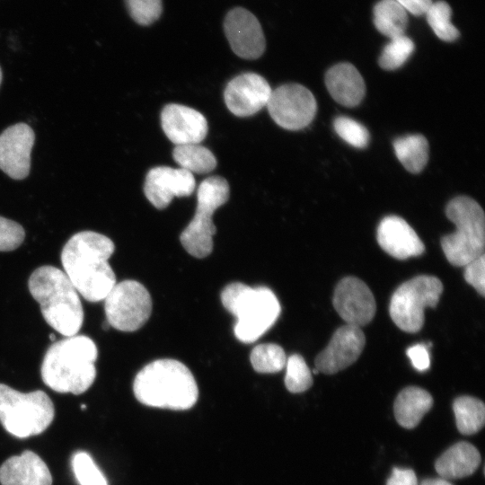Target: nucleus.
Returning <instances> with one entry per match:
<instances>
[{"label": "nucleus", "instance_id": "1", "mask_svg": "<svg viewBox=\"0 0 485 485\" xmlns=\"http://www.w3.org/2000/svg\"><path fill=\"white\" fill-rule=\"evenodd\" d=\"M114 250L109 237L93 231L74 234L63 247L61 262L65 273L85 300H104L116 284V276L108 262Z\"/></svg>", "mask_w": 485, "mask_h": 485}, {"label": "nucleus", "instance_id": "2", "mask_svg": "<svg viewBox=\"0 0 485 485\" xmlns=\"http://www.w3.org/2000/svg\"><path fill=\"white\" fill-rule=\"evenodd\" d=\"M95 343L87 336L74 335L54 342L47 350L40 368L41 378L50 389L81 394L96 377Z\"/></svg>", "mask_w": 485, "mask_h": 485}, {"label": "nucleus", "instance_id": "3", "mask_svg": "<svg viewBox=\"0 0 485 485\" xmlns=\"http://www.w3.org/2000/svg\"><path fill=\"white\" fill-rule=\"evenodd\" d=\"M133 392L144 405L173 410L190 409L198 397L190 370L171 358L154 360L144 366L135 377Z\"/></svg>", "mask_w": 485, "mask_h": 485}, {"label": "nucleus", "instance_id": "4", "mask_svg": "<svg viewBox=\"0 0 485 485\" xmlns=\"http://www.w3.org/2000/svg\"><path fill=\"white\" fill-rule=\"evenodd\" d=\"M28 287L48 325L66 337L79 331L84 322L82 303L64 271L49 265L41 266L31 273Z\"/></svg>", "mask_w": 485, "mask_h": 485}, {"label": "nucleus", "instance_id": "5", "mask_svg": "<svg viewBox=\"0 0 485 485\" xmlns=\"http://www.w3.org/2000/svg\"><path fill=\"white\" fill-rule=\"evenodd\" d=\"M224 307L236 318L234 331L242 342L260 338L277 321L280 304L266 287H251L241 282L227 285L221 293Z\"/></svg>", "mask_w": 485, "mask_h": 485}, {"label": "nucleus", "instance_id": "6", "mask_svg": "<svg viewBox=\"0 0 485 485\" xmlns=\"http://www.w3.org/2000/svg\"><path fill=\"white\" fill-rule=\"evenodd\" d=\"M445 215L456 228L441 238V246L449 263L462 267L483 255L485 216L481 207L469 197L459 196L447 204Z\"/></svg>", "mask_w": 485, "mask_h": 485}, {"label": "nucleus", "instance_id": "7", "mask_svg": "<svg viewBox=\"0 0 485 485\" xmlns=\"http://www.w3.org/2000/svg\"><path fill=\"white\" fill-rule=\"evenodd\" d=\"M55 417L54 404L43 391L21 392L0 384V422L19 438L45 431Z\"/></svg>", "mask_w": 485, "mask_h": 485}, {"label": "nucleus", "instance_id": "8", "mask_svg": "<svg viewBox=\"0 0 485 485\" xmlns=\"http://www.w3.org/2000/svg\"><path fill=\"white\" fill-rule=\"evenodd\" d=\"M229 193V184L221 176L208 177L199 184L195 215L180 236L183 248L190 255L201 259L211 253L216 234L212 216L228 200Z\"/></svg>", "mask_w": 485, "mask_h": 485}, {"label": "nucleus", "instance_id": "9", "mask_svg": "<svg viewBox=\"0 0 485 485\" xmlns=\"http://www.w3.org/2000/svg\"><path fill=\"white\" fill-rule=\"evenodd\" d=\"M443 292V284L434 276H417L401 284L392 294L389 313L401 331L414 333L424 324V309L435 308Z\"/></svg>", "mask_w": 485, "mask_h": 485}, {"label": "nucleus", "instance_id": "10", "mask_svg": "<svg viewBox=\"0 0 485 485\" xmlns=\"http://www.w3.org/2000/svg\"><path fill=\"white\" fill-rule=\"evenodd\" d=\"M104 310L110 326L121 331H135L151 315V295L141 283L123 280L116 283L104 298Z\"/></svg>", "mask_w": 485, "mask_h": 485}, {"label": "nucleus", "instance_id": "11", "mask_svg": "<svg viewBox=\"0 0 485 485\" xmlns=\"http://www.w3.org/2000/svg\"><path fill=\"white\" fill-rule=\"evenodd\" d=\"M266 106L272 119L288 130L308 126L317 110L313 94L297 84H283L272 90Z\"/></svg>", "mask_w": 485, "mask_h": 485}, {"label": "nucleus", "instance_id": "12", "mask_svg": "<svg viewBox=\"0 0 485 485\" xmlns=\"http://www.w3.org/2000/svg\"><path fill=\"white\" fill-rule=\"evenodd\" d=\"M332 304L347 324L359 328L370 322L376 312L372 291L355 277H346L338 283Z\"/></svg>", "mask_w": 485, "mask_h": 485}, {"label": "nucleus", "instance_id": "13", "mask_svg": "<svg viewBox=\"0 0 485 485\" xmlns=\"http://www.w3.org/2000/svg\"><path fill=\"white\" fill-rule=\"evenodd\" d=\"M224 30L232 50L244 59H257L265 51L266 41L256 16L242 7L230 10Z\"/></svg>", "mask_w": 485, "mask_h": 485}, {"label": "nucleus", "instance_id": "14", "mask_svg": "<svg viewBox=\"0 0 485 485\" xmlns=\"http://www.w3.org/2000/svg\"><path fill=\"white\" fill-rule=\"evenodd\" d=\"M366 337L359 327L346 324L333 333L327 347L315 358V368L332 375L352 365L362 353Z\"/></svg>", "mask_w": 485, "mask_h": 485}, {"label": "nucleus", "instance_id": "15", "mask_svg": "<svg viewBox=\"0 0 485 485\" xmlns=\"http://www.w3.org/2000/svg\"><path fill=\"white\" fill-rule=\"evenodd\" d=\"M195 187V178L190 172L181 167L156 166L146 174L144 192L154 207L163 209L173 198L191 195Z\"/></svg>", "mask_w": 485, "mask_h": 485}, {"label": "nucleus", "instance_id": "16", "mask_svg": "<svg viewBox=\"0 0 485 485\" xmlns=\"http://www.w3.org/2000/svg\"><path fill=\"white\" fill-rule=\"evenodd\" d=\"M271 92L264 77L249 72L237 75L227 84L224 98L234 115L249 117L267 105Z\"/></svg>", "mask_w": 485, "mask_h": 485}, {"label": "nucleus", "instance_id": "17", "mask_svg": "<svg viewBox=\"0 0 485 485\" xmlns=\"http://www.w3.org/2000/svg\"><path fill=\"white\" fill-rule=\"evenodd\" d=\"M34 140L32 128L25 123L10 126L0 135V169L12 179L29 175Z\"/></svg>", "mask_w": 485, "mask_h": 485}, {"label": "nucleus", "instance_id": "18", "mask_svg": "<svg viewBox=\"0 0 485 485\" xmlns=\"http://www.w3.org/2000/svg\"><path fill=\"white\" fill-rule=\"evenodd\" d=\"M161 124L164 134L175 146L199 144L207 133V122L203 114L176 103L163 109Z\"/></svg>", "mask_w": 485, "mask_h": 485}, {"label": "nucleus", "instance_id": "19", "mask_svg": "<svg viewBox=\"0 0 485 485\" xmlns=\"http://www.w3.org/2000/svg\"><path fill=\"white\" fill-rule=\"evenodd\" d=\"M380 247L393 258L405 260L421 255L425 246L413 228L401 217L388 216L377 227Z\"/></svg>", "mask_w": 485, "mask_h": 485}, {"label": "nucleus", "instance_id": "20", "mask_svg": "<svg viewBox=\"0 0 485 485\" xmlns=\"http://www.w3.org/2000/svg\"><path fill=\"white\" fill-rule=\"evenodd\" d=\"M0 482L2 485H52V476L37 454L25 450L2 463Z\"/></svg>", "mask_w": 485, "mask_h": 485}, {"label": "nucleus", "instance_id": "21", "mask_svg": "<svg viewBox=\"0 0 485 485\" xmlns=\"http://www.w3.org/2000/svg\"><path fill=\"white\" fill-rule=\"evenodd\" d=\"M325 85L331 97L346 107L359 104L366 93L362 75L349 63L331 66L325 75Z\"/></svg>", "mask_w": 485, "mask_h": 485}, {"label": "nucleus", "instance_id": "22", "mask_svg": "<svg viewBox=\"0 0 485 485\" xmlns=\"http://www.w3.org/2000/svg\"><path fill=\"white\" fill-rule=\"evenodd\" d=\"M481 454L472 444L461 441L445 451L436 461L441 478L461 479L472 475L481 463Z\"/></svg>", "mask_w": 485, "mask_h": 485}, {"label": "nucleus", "instance_id": "23", "mask_svg": "<svg viewBox=\"0 0 485 485\" xmlns=\"http://www.w3.org/2000/svg\"><path fill=\"white\" fill-rule=\"evenodd\" d=\"M432 405L433 398L428 391L417 386H408L401 390L395 399L394 416L401 427L413 428Z\"/></svg>", "mask_w": 485, "mask_h": 485}, {"label": "nucleus", "instance_id": "24", "mask_svg": "<svg viewBox=\"0 0 485 485\" xmlns=\"http://www.w3.org/2000/svg\"><path fill=\"white\" fill-rule=\"evenodd\" d=\"M374 24L384 36L392 39L405 34L408 13L396 0H381L374 7Z\"/></svg>", "mask_w": 485, "mask_h": 485}, {"label": "nucleus", "instance_id": "25", "mask_svg": "<svg viewBox=\"0 0 485 485\" xmlns=\"http://www.w3.org/2000/svg\"><path fill=\"white\" fill-rule=\"evenodd\" d=\"M395 154L404 168L412 172H420L428 160V143L422 135H409L393 142Z\"/></svg>", "mask_w": 485, "mask_h": 485}, {"label": "nucleus", "instance_id": "26", "mask_svg": "<svg viewBox=\"0 0 485 485\" xmlns=\"http://www.w3.org/2000/svg\"><path fill=\"white\" fill-rule=\"evenodd\" d=\"M455 423L463 435H472L480 431L485 422L484 403L472 396H460L453 403Z\"/></svg>", "mask_w": 485, "mask_h": 485}, {"label": "nucleus", "instance_id": "27", "mask_svg": "<svg viewBox=\"0 0 485 485\" xmlns=\"http://www.w3.org/2000/svg\"><path fill=\"white\" fill-rule=\"evenodd\" d=\"M172 157L181 168L191 173H208L216 166L214 154L199 144L175 146Z\"/></svg>", "mask_w": 485, "mask_h": 485}, {"label": "nucleus", "instance_id": "28", "mask_svg": "<svg viewBox=\"0 0 485 485\" xmlns=\"http://www.w3.org/2000/svg\"><path fill=\"white\" fill-rule=\"evenodd\" d=\"M250 360L256 372L273 374L284 368L287 357L284 349L278 344L263 343L251 350Z\"/></svg>", "mask_w": 485, "mask_h": 485}, {"label": "nucleus", "instance_id": "29", "mask_svg": "<svg viewBox=\"0 0 485 485\" xmlns=\"http://www.w3.org/2000/svg\"><path fill=\"white\" fill-rule=\"evenodd\" d=\"M452 9L445 1L433 2L426 13L427 22L442 40H455L460 33L451 22Z\"/></svg>", "mask_w": 485, "mask_h": 485}, {"label": "nucleus", "instance_id": "30", "mask_svg": "<svg viewBox=\"0 0 485 485\" xmlns=\"http://www.w3.org/2000/svg\"><path fill=\"white\" fill-rule=\"evenodd\" d=\"M379 57V66L384 70L401 67L413 53L414 42L405 34L390 39Z\"/></svg>", "mask_w": 485, "mask_h": 485}, {"label": "nucleus", "instance_id": "31", "mask_svg": "<svg viewBox=\"0 0 485 485\" xmlns=\"http://www.w3.org/2000/svg\"><path fill=\"white\" fill-rule=\"evenodd\" d=\"M285 385L293 393L303 392L313 384L312 372L302 356L293 354L287 358Z\"/></svg>", "mask_w": 485, "mask_h": 485}, {"label": "nucleus", "instance_id": "32", "mask_svg": "<svg viewBox=\"0 0 485 485\" xmlns=\"http://www.w3.org/2000/svg\"><path fill=\"white\" fill-rule=\"evenodd\" d=\"M72 468L80 485H108L105 476L86 452L79 451L73 455Z\"/></svg>", "mask_w": 485, "mask_h": 485}, {"label": "nucleus", "instance_id": "33", "mask_svg": "<svg viewBox=\"0 0 485 485\" xmlns=\"http://www.w3.org/2000/svg\"><path fill=\"white\" fill-rule=\"evenodd\" d=\"M333 126L336 133L350 146L364 148L368 145V130L351 118L339 116L334 119Z\"/></svg>", "mask_w": 485, "mask_h": 485}, {"label": "nucleus", "instance_id": "34", "mask_svg": "<svg viewBox=\"0 0 485 485\" xmlns=\"http://www.w3.org/2000/svg\"><path fill=\"white\" fill-rule=\"evenodd\" d=\"M132 19L140 25H150L162 14V0H125Z\"/></svg>", "mask_w": 485, "mask_h": 485}, {"label": "nucleus", "instance_id": "35", "mask_svg": "<svg viewBox=\"0 0 485 485\" xmlns=\"http://www.w3.org/2000/svg\"><path fill=\"white\" fill-rule=\"evenodd\" d=\"M24 236V229L20 224L0 216V251L15 250L22 243Z\"/></svg>", "mask_w": 485, "mask_h": 485}, {"label": "nucleus", "instance_id": "36", "mask_svg": "<svg viewBox=\"0 0 485 485\" xmlns=\"http://www.w3.org/2000/svg\"><path fill=\"white\" fill-rule=\"evenodd\" d=\"M465 281L481 295H485V257L484 254L465 265Z\"/></svg>", "mask_w": 485, "mask_h": 485}, {"label": "nucleus", "instance_id": "37", "mask_svg": "<svg viewBox=\"0 0 485 485\" xmlns=\"http://www.w3.org/2000/svg\"><path fill=\"white\" fill-rule=\"evenodd\" d=\"M428 348L425 344H416L407 349V355L418 371H425L429 368L430 359Z\"/></svg>", "mask_w": 485, "mask_h": 485}, {"label": "nucleus", "instance_id": "38", "mask_svg": "<svg viewBox=\"0 0 485 485\" xmlns=\"http://www.w3.org/2000/svg\"><path fill=\"white\" fill-rule=\"evenodd\" d=\"M386 485H418V479L413 470L394 467Z\"/></svg>", "mask_w": 485, "mask_h": 485}, {"label": "nucleus", "instance_id": "39", "mask_svg": "<svg viewBox=\"0 0 485 485\" xmlns=\"http://www.w3.org/2000/svg\"><path fill=\"white\" fill-rule=\"evenodd\" d=\"M407 12L413 15L419 16L426 14L432 4V0H396Z\"/></svg>", "mask_w": 485, "mask_h": 485}, {"label": "nucleus", "instance_id": "40", "mask_svg": "<svg viewBox=\"0 0 485 485\" xmlns=\"http://www.w3.org/2000/svg\"><path fill=\"white\" fill-rule=\"evenodd\" d=\"M420 485H453L449 480L444 478H434L423 480Z\"/></svg>", "mask_w": 485, "mask_h": 485}, {"label": "nucleus", "instance_id": "41", "mask_svg": "<svg viewBox=\"0 0 485 485\" xmlns=\"http://www.w3.org/2000/svg\"><path fill=\"white\" fill-rule=\"evenodd\" d=\"M49 338H50V340H51L52 341H54L55 339H56L55 335H53V334H50Z\"/></svg>", "mask_w": 485, "mask_h": 485}, {"label": "nucleus", "instance_id": "42", "mask_svg": "<svg viewBox=\"0 0 485 485\" xmlns=\"http://www.w3.org/2000/svg\"><path fill=\"white\" fill-rule=\"evenodd\" d=\"M1 82H2V71H1V67H0V84H1Z\"/></svg>", "mask_w": 485, "mask_h": 485}, {"label": "nucleus", "instance_id": "43", "mask_svg": "<svg viewBox=\"0 0 485 485\" xmlns=\"http://www.w3.org/2000/svg\"><path fill=\"white\" fill-rule=\"evenodd\" d=\"M82 410L85 409V405H81Z\"/></svg>", "mask_w": 485, "mask_h": 485}]
</instances>
